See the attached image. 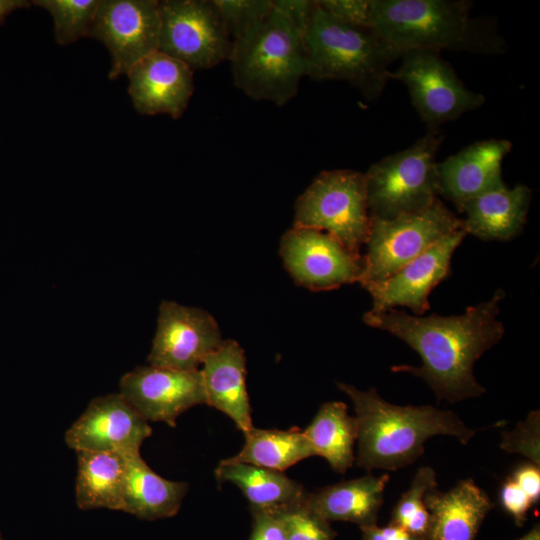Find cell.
<instances>
[{
  "mask_svg": "<svg viewBox=\"0 0 540 540\" xmlns=\"http://www.w3.org/2000/svg\"><path fill=\"white\" fill-rule=\"evenodd\" d=\"M504 297L505 292L497 289L491 299L468 307L461 315L422 317L390 309L368 311L363 321L403 340L422 359L421 366L395 365L391 371L423 379L438 401L453 404L486 392L476 380L473 367L504 335V325L497 319Z\"/></svg>",
  "mask_w": 540,
  "mask_h": 540,
  "instance_id": "6da1fadb",
  "label": "cell"
},
{
  "mask_svg": "<svg viewBox=\"0 0 540 540\" xmlns=\"http://www.w3.org/2000/svg\"><path fill=\"white\" fill-rule=\"evenodd\" d=\"M337 387L354 405L358 442L355 463L367 471H395L412 464L433 436H452L465 445L476 433L450 410L391 404L375 388L362 391L342 382Z\"/></svg>",
  "mask_w": 540,
  "mask_h": 540,
  "instance_id": "7a4b0ae2",
  "label": "cell"
},
{
  "mask_svg": "<svg viewBox=\"0 0 540 540\" xmlns=\"http://www.w3.org/2000/svg\"><path fill=\"white\" fill-rule=\"evenodd\" d=\"M465 0H371V28L400 54L497 53L503 42L481 19L470 16Z\"/></svg>",
  "mask_w": 540,
  "mask_h": 540,
  "instance_id": "3957f363",
  "label": "cell"
},
{
  "mask_svg": "<svg viewBox=\"0 0 540 540\" xmlns=\"http://www.w3.org/2000/svg\"><path fill=\"white\" fill-rule=\"evenodd\" d=\"M305 31L273 1L271 11L233 42L234 85L253 100L287 104L307 76Z\"/></svg>",
  "mask_w": 540,
  "mask_h": 540,
  "instance_id": "277c9868",
  "label": "cell"
},
{
  "mask_svg": "<svg viewBox=\"0 0 540 540\" xmlns=\"http://www.w3.org/2000/svg\"><path fill=\"white\" fill-rule=\"evenodd\" d=\"M307 76L343 80L366 99L376 100L390 79L399 52L372 28L343 23L314 1L304 35Z\"/></svg>",
  "mask_w": 540,
  "mask_h": 540,
  "instance_id": "5b68a950",
  "label": "cell"
},
{
  "mask_svg": "<svg viewBox=\"0 0 540 540\" xmlns=\"http://www.w3.org/2000/svg\"><path fill=\"white\" fill-rule=\"evenodd\" d=\"M443 139L440 131L428 132L410 147L371 165L365 180L372 218L394 219L439 198L436 154Z\"/></svg>",
  "mask_w": 540,
  "mask_h": 540,
  "instance_id": "8992f818",
  "label": "cell"
},
{
  "mask_svg": "<svg viewBox=\"0 0 540 540\" xmlns=\"http://www.w3.org/2000/svg\"><path fill=\"white\" fill-rule=\"evenodd\" d=\"M371 225L365 173L337 169L319 173L295 204L293 227L324 231L356 254Z\"/></svg>",
  "mask_w": 540,
  "mask_h": 540,
  "instance_id": "52a82bcc",
  "label": "cell"
},
{
  "mask_svg": "<svg viewBox=\"0 0 540 540\" xmlns=\"http://www.w3.org/2000/svg\"><path fill=\"white\" fill-rule=\"evenodd\" d=\"M463 229V219L437 198L428 207L390 220L371 217L363 255L364 288L381 282L445 236Z\"/></svg>",
  "mask_w": 540,
  "mask_h": 540,
  "instance_id": "ba28073f",
  "label": "cell"
},
{
  "mask_svg": "<svg viewBox=\"0 0 540 540\" xmlns=\"http://www.w3.org/2000/svg\"><path fill=\"white\" fill-rule=\"evenodd\" d=\"M158 51L194 70L229 60L233 41L214 0L159 1Z\"/></svg>",
  "mask_w": 540,
  "mask_h": 540,
  "instance_id": "9c48e42d",
  "label": "cell"
},
{
  "mask_svg": "<svg viewBox=\"0 0 540 540\" xmlns=\"http://www.w3.org/2000/svg\"><path fill=\"white\" fill-rule=\"evenodd\" d=\"M400 57L401 64L390 72V79L406 86L412 105L429 132L439 131L444 123L484 104L485 97L469 90L440 53L411 50Z\"/></svg>",
  "mask_w": 540,
  "mask_h": 540,
  "instance_id": "30bf717a",
  "label": "cell"
},
{
  "mask_svg": "<svg viewBox=\"0 0 540 540\" xmlns=\"http://www.w3.org/2000/svg\"><path fill=\"white\" fill-rule=\"evenodd\" d=\"M280 254L294 281L312 291L359 283L365 269L363 255L316 229L293 227L288 230L281 239Z\"/></svg>",
  "mask_w": 540,
  "mask_h": 540,
  "instance_id": "8fae6325",
  "label": "cell"
},
{
  "mask_svg": "<svg viewBox=\"0 0 540 540\" xmlns=\"http://www.w3.org/2000/svg\"><path fill=\"white\" fill-rule=\"evenodd\" d=\"M159 33V1L101 0L88 36L107 47L112 60L108 77L117 79L158 51Z\"/></svg>",
  "mask_w": 540,
  "mask_h": 540,
  "instance_id": "7c38bea8",
  "label": "cell"
},
{
  "mask_svg": "<svg viewBox=\"0 0 540 540\" xmlns=\"http://www.w3.org/2000/svg\"><path fill=\"white\" fill-rule=\"evenodd\" d=\"M214 317L207 311L164 300L148 362L152 366L196 371L222 343Z\"/></svg>",
  "mask_w": 540,
  "mask_h": 540,
  "instance_id": "4fadbf2b",
  "label": "cell"
},
{
  "mask_svg": "<svg viewBox=\"0 0 540 540\" xmlns=\"http://www.w3.org/2000/svg\"><path fill=\"white\" fill-rule=\"evenodd\" d=\"M152 434L148 421L118 392L96 397L65 433L76 451L140 453Z\"/></svg>",
  "mask_w": 540,
  "mask_h": 540,
  "instance_id": "5bb4252c",
  "label": "cell"
},
{
  "mask_svg": "<svg viewBox=\"0 0 540 540\" xmlns=\"http://www.w3.org/2000/svg\"><path fill=\"white\" fill-rule=\"evenodd\" d=\"M119 388V393L148 422H164L171 427L186 410L207 404L200 369L141 366L123 375Z\"/></svg>",
  "mask_w": 540,
  "mask_h": 540,
  "instance_id": "9a60e30c",
  "label": "cell"
},
{
  "mask_svg": "<svg viewBox=\"0 0 540 540\" xmlns=\"http://www.w3.org/2000/svg\"><path fill=\"white\" fill-rule=\"evenodd\" d=\"M466 235L459 229L445 236L387 279L365 286L373 301L370 312L404 306L416 316L423 315L430 308L431 291L449 277L453 252Z\"/></svg>",
  "mask_w": 540,
  "mask_h": 540,
  "instance_id": "2e32d148",
  "label": "cell"
},
{
  "mask_svg": "<svg viewBox=\"0 0 540 540\" xmlns=\"http://www.w3.org/2000/svg\"><path fill=\"white\" fill-rule=\"evenodd\" d=\"M193 72L183 62L160 51L144 57L127 74L135 110L141 115L168 114L180 118L194 91Z\"/></svg>",
  "mask_w": 540,
  "mask_h": 540,
  "instance_id": "e0dca14e",
  "label": "cell"
},
{
  "mask_svg": "<svg viewBox=\"0 0 540 540\" xmlns=\"http://www.w3.org/2000/svg\"><path fill=\"white\" fill-rule=\"evenodd\" d=\"M507 139L477 141L437 163L438 194L461 213L471 199L506 185L502 162L512 149Z\"/></svg>",
  "mask_w": 540,
  "mask_h": 540,
  "instance_id": "ac0fdd59",
  "label": "cell"
},
{
  "mask_svg": "<svg viewBox=\"0 0 540 540\" xmlns=\"http://www.w3.org/2000/svg\"><path fill=\"white\" fill-rule=\"evenodd\" d=\"M207 405L231 418L243 433L252 427L246 388V358L234 340H223L205 357L200 369Z\"/></svg>",
  "mask_w": 540,
  "mask_h": 540,
  "instance_id": "d6986e66",
  "label": "cell"
},
{
  "mask_svg": "<svg viewBox=\"0 0 540 540\" xmlns=\"http://www.w3.org/2000/svg\"><path fill=\"white\" fill-rule=\"evenodd\" d=\"M430 513L428 540H475L494 504L473 479H463L449 491L437 487L425 495Z\"/></svg>",
  "mask_w": 540,
  "mask_h": 540,
  "instance_id": "ffe728a7",
  "label": "cell"
},
{
  "mask_svg": "<svg viewBox=\"0 0 540 540\" xmlns=\"http://www.w3.org/2000/svg\"><path fill=\"white\" fill-rule=\"evenodd\" d=\"M390 476L367 474L306 493L303 503L326 520L345 521L360 527L377 524Z\"/></svg>",
  "mask_w": 540,
  "mask_h": 540,
  "instance_id": "44dd1931",
  "label": "cell"
},
{
  "mask_svg": "<svg viewBox=\"0 0 540 540\" xmlns=\"http://www.w3.org/2000/svg\"><path fill=\"white\" fill-rule=\"evenodd\" d=\"M531 197L524 184L485 192L464 205L463 230L486 241L511 240L523 231Z\"/></svg>",
  "mask_w": 540,
  "mask_h": 540,
  "instance_id": "7402d4cb",
  "label": "cell"
},
{
  "mask_svg": "<svg viewBox=\"0 0 540 540\" xmlns=\"http://www.w3.org/2000/svg\"><path fill=\"white\" fill-rule=\"evenodd\" d=\"M77 507L87 511L105 508L122 511L128 461L118 452L76 451Z\"/></svg>",
  "mask_w": 540,
  "mask_h": 540,
  "instance_id": "603a6c76",
  "label": "cell"
},
{
  "mask_svg": "<svg viewBox=\"0 0 540 540\" xmlns=\"http://www.w3.org/2000/svg\"><path fill=\"white\" fill-rule=\"evenodd\" d=\"M188 488L186 482L168 480L155 473L140 453L131 455L122 511L143 520L173 517Z\"/></svg>",
  "mask_w": 540,
  "mask_h": 540,
  "instance_id": "cb8c5ba5",
  "label": "cell"
},
{
  "mask_svg": "<svg viewBox=\"0 0 540 540\" xmlns=\"http://www.w3.org/2000/svg\"><path fill=\"white\" fill-rule=\"evenodd\" d=\"M219 482L237 486L251 509L274 510L303 502L307 491L283 472L244 463L220 462L215 469Z\"/></svg>",
  "mask_w": 540,
  "mask_h": 540,
  "instance_id": "d4e9b609",
  "label": "cell"
},
{
  "mask_svg": "<svg viewBox=\"0 0 540 540\" xmlns=\"http://www.w3.org/2000/svg\"><path fill=\"white\" fill-rule=\"evenodd\" d=\"M303 433L314 456L323 457L335 472L343 474L354 464L357 422L345 403L322 404Z\"/></svg>",
  "mask_w": 540,
  "mask_h": 540,
  "instance_id": "484cf974",
  "label": "cell"
},
{
  "mask_svg": "<svg viewBox=\"0 0 540 540\" xmlns=\"http://www.w3.org/2000/svg\"><path fill=\"white\" fill-rule=\"evenodd\" d=\"M245 444L233 457L223 463H244L283 472L299 461L314 456L303 431L259 429L252 427L244 433Z\"/></svg>",
  "mask_w": 540,
  "mask_h": 540,
  "instance_id": "4316f807",
  "label": "cell"
},
{
  "mask_svg": "<svg viewBox=\"0 0 540 540\" xmlns=\"http://www.w3.org/2000/svg\"><path fill=\"white\" fill-rule=\"evenodd\" d=\"M437 487L436 473L425 466L417 470L412 483L405 491L391 513L390 524L419 537L428 539L430 513L425 505L426 493Z\"/></svg>",
  "mask_w": 540,
  "mask_h": 540,
  "instance_id": "83f0119b",
  "label": "cell"
},
{
  "mask_svg": "<svg viewBox=\"0 0 540 540\" xmlns=\"http://www.w3.org/2000/svg\"><path fill=\"white\" fill-rule=\"evenodd\" d=\"M101 0H34L54 20L55 39L68 45L89 34Z\"/></svg>",
  "mask_w": 540,
  "mask_h": 540,
  "instance_id": "f1b7e54d",
  "label": "cell"
},
{
  "mask_svg": "<svg viewBox=\"0 0 540 540\" xmlns=\"http://www.w3.org/2000/svg\"><path fill=\"white\" fill-rule=\"evenodd\" d=\"M274 510L284 521L287 540H334L337 535L329 522L313 513L303 502Z\"/></svg>",
  "mask_w": 540,
  "mask_h": 540,
  "instance_id": "f546056e",
  "label": "cell"
},
{
  "mask_svg": "<svg viewBox=\"0 0 540 540\" xmlns=\"http://www.w3.org/2000/svg\"><path fill=\"white\" fill-rule=\"evenodd\" d=\"M232 41L236 40L273 7V0H214Z\"/></svg>",
  "mask_w": 540,
  "mask_h": 540,
  "instance_id": "4dcf8cb0",
  "label": "cell"
},
{
  "mask_svg": "<svg viewBox=\"0 0 540 540\" xmlns=\"http://www.w3.org/2000/svg\"><path fill=\"white\" fill-rule=\"evenodd\" d=\"M500 448L507 453L520 454L540 467V412L531 411L512 431L502 432Z\"/></svg>",
  "mask_w": 540,
  "mask_h": 540,
  "instance_id": "1f68e13d",
  "label": "cell"
},
{
  "mask_svg": "<svg viewBox=\"0 0 540 540\" xmlns=\"http://www.w3.org/2000/svg\"><path fill=\"white\" fill-rule=\"evenodd\" d=\"M317 3L343 23L371 28V0H320Z\"/></svg>",
  "mask_w": 540,
  "mask_h": 540,
  "instance_id": "d6a6232c",
  "label": "cell"
},
{
  "mask_svg": "<svg viewBox=\"0 0 540 540\" xmlns=\"http://www.w3.org/2000/svg\"><path fill=\"white\" fill-rule=\"evenodd\" d=\"M499 501L503 510L513 518L519 527L523 526L529 510L534 506L527 494L511 477L502 484Z\"/></svg>",
  "mask_w": 540,
  "mask_h": 540,
  "instance_id": "836d02e7",
  "label": "cell"
},
{
  "mask_svg": "<svg viewBox=\"0 0 540 540\" xmlns=\"http://www.w3.org/2000/svg\"><path fill=\"white\" fill-rule=\"evenodd\" d=\"M253 516L249 540H287L281 515L275 510L251 509Z\"/></svg>",
  "mask_w": 540,
  "mask_h": 540,
  "instance_id": "e575fe53",
  "label": "cell"
},
{
  "mask_svg": "<svg viewBox=\"0 0 540 540\" xmlns=\"http://www.w3.org/2000/svg\"><path fill=\"white\" fill-rule=\"evenodd\" d=\"M511 478L527 494L533 505L540 499V467L528 463L517 467Z\"/></svg>",
  "mask_w": 540,
  "mask_h": 540,
  "instance_id": "d590c367",
  "label": "cell"
},
{
  "mask_svg": "<svg viewBox=\"0 0 540 540\" xmlns=\"http://www.w3.org/2000/svg\"><path fill=\"white\" fill-rule=\"evenodd\" d=\"M362 540H428L415 536L393 524L378 526L377 524L360 527Z\"/></svg>",
  "mask_w": 540,
  "mask_h": 540,
  "instance_id": "8d00e7d4",
  "label": "cell"
},
{
  "mask_svg": "<svg viewBox=\"0 0 540 540\" xmlns=\"http://www.w3.org/2000/svg\"><path fill=\"white\" fill-rule=\"evenodd\" d=\"M31 2L26 0H0V25L4 23L6 17L20 8H27Z\"/></svg>",
  "mask_w": 540,
  "mask_h": 540,
  "instance_id": "74e56055",
  "label": "cell"
},
{
  "mask_svg": "<svg viewBox=\"0 0 540 540\" xmlns=\"http://www.w3.org/2000/svg\"><path fill=\"white\" fill-rule=\"evenodd\" d=\"M517 540H540L539 525H535L527 534Z\"/></svg>",
  "mask_w": 540,
  "mask_h": 540,
  "instance_id": "f35d334b",
  "label": "cell"
},
{
  "mask_svg": "<svg viewBox=\"0 0 540 540\" xmlns=\"http://www.w3.org/2000/svg\"><path fill=\"white\" fill-rule=\"evenodd\" d=\"M0 540H4L3 537H2V535H1V533H0Z\"/></svg>",
  "mask_w": 540,
  "mask_h": 540,
  "instance_id": "ab89813d",
  "label": "cell"
}]
</instances>
